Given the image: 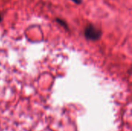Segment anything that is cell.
I'll use <instances>...</instances> for the list:
<instances>
[{"label": "cell", "instance_id": "277c9868", "mask_svg": "<svg viewBox=\"0 0 132 131\" xmlns=\"http://www.w3.org/2000/svg\"><path fill=\"white\" fill-rule=\"evenodd\" d=\"M2 20V16H1V14H0V22Z\"/></svg>", "mask_w": 132, "mask_h": 131}, {"label": "cell", "instance_id": "6da1fadb", "mask_svg": "<svg viewBox=\"0 0 132 131\" xmlns=\"http://www.w3.org/2000/svg\"><path fill=\"white\" fill-rule=\"evenodd\" d=\"M85 36L87 39L91 40H97L101 36V31L97 29L95 26L90 24L87 26L85 29Z\"/></svg>", "mask_w": 132, "mask_h": 131}, {"label": "cell", "instance_id": "7a4b0ae2", "mask_svg": "<svg viewBox=\"0 0 132 131\" xmlns=\"http://www.w3.org/2000/svg\"><path fill=\"white\" fill-rule=\"evenodd\" d=\"M56 20L57 22H59V23L61 24L62 25H63V26H65V27H67V24L65 23L64 21H63V20H61V19H56Z\"/></svg>", "mask_w": 132, "mask_h": 131}, {"label": "cell", "instance_id": "3957f363", "mask_svg": "<svg viewBox=\"0 0 132 131\" xmlns=\"http://www.w3.org/2000/svg\"><path fill=\"white\" fill-rule=\"evenodd\" d=\"M72 2H73L75 4H77V5H80V4H81L82 3V2H83V0H71Z\"/></svg>", "mask_w": 132, "mask_h": 131}]
</instances>
